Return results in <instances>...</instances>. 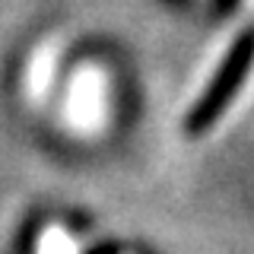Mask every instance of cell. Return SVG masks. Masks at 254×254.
I'll use <instances>...</instances> for the list:
<instances>
[{"mask_svg": "<svg viewBox=\"0 0 254 254\" xmlns=\"http://www.w3.org/2000/svg\"><path fill=\"white\" fill-rule=\"evenodd\" d=\"M251 67H254V29L235 38V45L229 48V54L222 58L219 70L213 73L210 86H206L200 92V99L194 102V108H190V115L185 121L190 137H200V133H206L216 124V118L232 105L238 89L245 86V76H248Z\"/></svg>", "mask_w": 254, "mask_h": 254, "instance_id": "obj_1", "label": "cell"}, {"mask_svg": "<svg viewBox=\"0 0 254 254\" xmlns=\"http://www.w3.org/2000/svg\"><path fill=\"white\" fill-rule=\"evenodd\" d=\"M42 254H73V248H70L67 235H64L61 229H51V232L42 238Z\"/></svg>", "mask_w": 254, "mask_h": 254, "instance_id": "obj_2", "label": "cell"}, {"mask_svg": "<svg viewBox=\"0 0 254 254\" xmlns=\"http://www.w3.org/2000/svg\"><path fill=\"white\" fill-rule=\"evenodd\" d=\"M89 254H118V248L115 245H99V248H92Z\"/></svg>", "mask_w": 254, "mask_h": 254, "instance_id": "obj_3", "label": "cell"}]
</instances>
